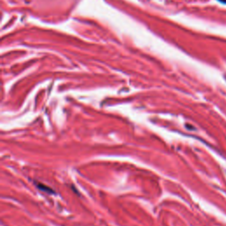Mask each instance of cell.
<instances>
[{"label": "cell", "mask_w": 226, "mask_h": 226, "mask_svg": "<svg viewBox=\"0 0 226 226\" xmlns=\"http://www.w3.org/2000/svg\"><path fill=\"white\" fill-rule=\"evenodd\" d=\"M218 1H220V2H223V3H226V0H218Z\"/></svg>", "instance_id": "cell-1"}]
</instances>
